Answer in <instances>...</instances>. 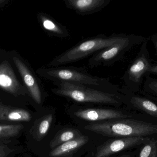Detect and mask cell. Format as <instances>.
<instances>
[{"label": "cell", "instance_id": "cell-1", "mask_svg": "<svg viewBox=\"0 0 157 157\" xmlns=\"http://www.w3.org/2000/svg\"><path fill=\"white\" fill-rule=\"evenodd\" d=\"M41 77L53 83L65 82L83 85L101 91L120 93L121 89L108 79L91 75L83 68L75 67H49L38 71Z\"/></svg>", "mask_w": 157, "mask_h": 157}, {"label": "cell", "instance_id": "cell-2", "mask_svg": "<svg viewBox=\"0 0 157 157\" xmlns=\"http://www.w3.org/2000/svg\"><path fill=\"white\" fill-rule=\"evenodd\" d=\"M85 129L112 137H144L157 134V125L130 119L95 123L85 126Z\"/></svg>", "mask_w": 157, "mask_h": 157}, {"label": "cell", "instance_id": "cell-3", "mask_svg": "<svg viewBox=\"0 0 157 157\" xmlns=\"http://www.w3.org/2000/svg\"><path fill=\"white\" fill-rule=\"evenodd\" d=\"M56 88H52V93L69 98L79 103L120 105L122 103L123 95L109 93L89 87L83 85L65 82L54 83Z\"/></svg>", "mask_w": 157, "mask_h": 157}, {"label": "cell", "instance_id": "cell-4", "mask_svg": "<svg viewBox=\"0 0 157 157\" xmlns=\"http://www.w3.org/2000/svg\"><path fill=\"white\" fill-rule=\"evenodd\" d=\"M126 35L114 34L107 37L101 35L86 40L56 56L49 63L48 65L49 67H58L77 61L114 45L123 39Z\"/></svg>", "mask_w": 157, "mask_h": 157}, {"label": "cell", "instance_id": "cell-5", "mask_svg": "<svg viewBox=\"0 0 157 157\" xmlns=\"http://www.w3.org/2000/svg\"><path fill=\"white\" fill-rule=\"evenodd\" d=\"M148 39L141 44V48L134 60L128 66L122 77L124 88L132 93L140 92L144 77L154 64L147 49Z\"/></svg>", "mask_w": 157, "mask_h": 157}, {"label": "cell", "instance_id": "cell-6", "mask_svg": "<svg viewBox=\"0 0 157 157\" xmlns=\"http://www.w3.org/2000/svg\"><path fill=\"white\" fill-rule=\"evenodd\" d=\"M146 38L139 35H126L123 39L114 45L93 54L88 60V66H110L122 60L126 52L134 46L142 44Z\"/></svg>", "mask_w": 157, "mask_h": 157}, {"label": "cell", "instance_id": "cell-7", "mask_svg": "<svg viewBox=\"0 0 157 157\" xmlns=\"http://www.w3.org/2000/svg\"><path fill=\"white\" fill-rule=\"evenodd\" d=\"M144 137H121L110 139L98 148L94 157H108L123 150L148 142Z\"/></svg>", "mask_w": 157, "mask_h": 157}, {"label": "cell", "instance_id": "cell-8", "mask_svg": "<svg viewBox=\"0 0 157 157\" xmlns=\"http://www.w3.org/2000/svg\"><path fill=\"white\" fill-rule=\"evenodd\" d=\"M13 61L32 98L36 103L40 104L44 94L42 85L40 84L34 74L23 62L16 57H13Z\"/></svg>", "mask_w": 157, "mask_h": 157}, {"label": "cell", "instance_id": "cell-9", "mask_svg": "<svg viewBox=\"0 0 157 157\" xmlns=\"http://www.w3.org/2000/svg\"><path fill=\"white\" fill-rule=\"evenodd\" d=\"M74 114L78 118L89 121L118 120L125 119L128 117V115L120 111L96 108L79 110L75 112Z\"/></svg>", "mask_w": 157, "mask_h": 157}, {"label": "cell", "instance_id": "cell-10", "mask_svg": "<svg viewBox=\"0 0 157 157\" xmlns=\"http://www.w3.org/2000/svg\"><path fill=\"white\" fill-rule=\"evenodd\" d=\"M111 0H63L67 8L80 15H87L100 12L109 5Z\"/></svg>", "mask_w": 157, "mask_h": 157}, {"label": "cell", "instance_id": "cell-11", "mask_svg": "<svg viewBox=\"0 0 157 157\" xmlns=\"http://www.w3.org/2000/svg\"><path fill=\"white\" fill-rule=\"evenodd\" d=\"M38 18L42 29L50 37L59 38L70 37V32L67 28L57 22L49 15L40 13Z\"/></svg>", "mask_w": 157, "mask_h": 157}, {"label": "cell", "instance_id": "cell-12", "mask_svg": "<svg viewBox=\"0 0 157 157\" xmlns=\"http://www.w3.org/2000/svg\"><path fill=\"white\" fill-rule=\"evenodd\" d=\"M124 96L129 99L130 104L136 108L141 110L153 117L157 118V105L148 99L136 95L125 88L122 89Z\"/></svg>", "mask_w": 157, "mask_h": 157}, {"label": "cell", "instance_id": "cell-13", "mask_svg": "<svg viewBox=\"0 0 157 157\" xmlns=\"http://www.w3.org/2000/svg\"><path fill=\"white\" fill-rule=\"evenodd\" d=\"M89 140L88 136L82 135L76 139L66 142L52 149L50 152V156L52 157H59L71 154L87 143Z\"/></svg>", "mask_w": 157, "mask_h": 157}, {"label": "cell", "instance_id": "cell-14", "mask_svg": "<svg viewBox=\"0 0 157 157\" xmlns=\"http://www.w3.org/2000/svg\"><path fill=\"white\" fill-rule=\"evenodd\" d=\"M18 83L9 66L6 64L0 65V87L12 93L16 92Z\"/></svg>", "mask_w": 157, "mask_h": 157}, {"label": "cell", "instance_id": "cell-15", "mask_svg": "<svg viewBox=\"0 0 157 157\" xmlns=\"http://www.w3.org/2000/svg\"><path fill=\"white\" fill-rule=\"evenodd\" d=\"M82 135L80 132L76 129H63L59 131L52 138L49 144L50 147L52 149H54L66 142L76 139Z\"/></svg>", "mask_w": 157, "mask_h": 157}, {"label": "cell", "instance_id": "cell-16", "mask_svg": "<svg viewBox=\"0 0 157 157\" xmlns=\"http://www.w3.org/2000/svg\"><path fill=\"white\" fill-rule=\"evenodd\" d=\"M0 119L11 121H29L31 116L28 112L24 110H12L3 112Z\"/></svg>", "mask_w": 157, "mask_h": 157}, {"label": "cell", "instance_id": "cell-17", "mask_svg": "<svg viewBox=\"0 0 157 157\" xmlns=\"http://www.w3.org/2000/svg\"><path fill=\"white\" fill-rule=\"evenodd\" d=\"M53 120V116L52 114L43 117L40 120L36 128V137L38 141L43 139L48 133Z\"/></svg>", "mask_w": 157, "mask_h": 157}, {"label": "cell", "instance_id": "cell-18", "mask_svg": "<svg viewBox=\"0 0 157 157\" xmlns=\"http://www.w3.org/2000/svg\"><path fill=\"white\" fill-rule=\"evenodd\" d=\"M142 91L144 93L157 96V78L151 77L148 74L145 76Z\"/></svg>", "mask_w": 157, "mask_h": 157}, {"label": "cell", "instance_id": "cell-19", "mask_svg": "<svg viewBox=\"0 0 157 157\" xmlns=\"http://www.w3.org/2000/svg\"><path fill=\"white\" fill-rule=\"evenodd\" d=\"M138 157H157V139H153L147 142Z\"/></svg>", "mask_w": 157, "mask_h": 157}, {"label": "cell", "instance_id": "cell-20", "mask_svg": "<svg viewBox=\"0 0 157 157\" xmlns=\"http://www.w3.org/2000/svg\"><path fill=\"white\" fill-rule=\"evenodd\" d=\"M23 128L21 125H0V136H11L17 134Z\"/></svg>", "mask_w": 157, "mask_h": 157}, {"label": "cell", "instance_id": "cell-21", "mask_svg": "<svg viewBox=\"0 0 157 157\" xmlns=\"http://www.w3.org/2000/svg\"><path fill=\"white\" fill-rule=\"evenodd\" d=\"M147 74L157 75V63L153 64L148 70Z\"/></svg>", "mask_w": 157, "mask_h": 157}, {"label": "cell", "instance_id": "cell-22", "mask_svg": "<svg viewBox=\"0 0 157 157\" xmlns=\"http://www.w3.org/2000/svg\"><path fill=\"white\" fill-rule=\"evenodd\" d=\"M150 39L155 46L157 54V34H154L151 36L150 37Z\"/></svg>", "mask_w": 157, "mask_h": 157}, {"label": "cell", "instance_id": "cell-23", "mask_svg": "<svg viewBox=\"0 0 157 157\" xmlns=\"http://www.w3.org/2000/svg\"><path fill=\"white\" fill-rule=\"evenodd\" d=\"M119 157H130V156L128 155H123L121 156H120Z\"/></svg>", "mask_w": 157, "mask_h": 157}, {"label": "cell", "instance_id": "cell-24", "mask_svg": "<svg viewBox=\"0 0 157 157\" xmlns=\"http://www.w3.org/2000/svg\"><path fill=\"white\" fill-rule=\"evenodd\" d=\"M3 112H2V109H1L0 108V116H2V114Z\"/></svg>", "mask_w": 157, "mask_h": 157}]
</instances>
